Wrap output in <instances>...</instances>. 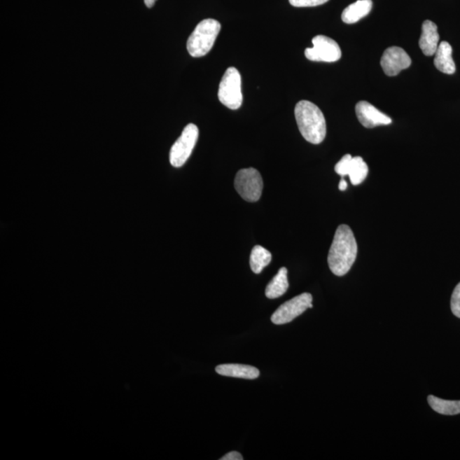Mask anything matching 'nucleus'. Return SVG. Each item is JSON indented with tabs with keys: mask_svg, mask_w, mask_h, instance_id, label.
<instances>
[{
	"mask_svg": "<svg viewBox=\"0 0 460 460\" xmlns=\"http://www.w3.org/2000/svg\"><path fill=\"white\" fill-rule=\"evenodd\" d=\"M199 129L195 124H188L183 129L182 134L172 145L170 151V163L172 167H183L190 158L197 143Z\"/></svg>",
	"mask_w": 460,
	"mask_h": 460,
	"instance_id": "nucleus-6",
	"label": "nucleus"
},
{
	"mask_svg": "<svg viewBox=\"0 0 460 460\" xmlns=\"http://www.w3.org/2000/svg\"><path fill=\"white\" fill-rule=\"evenodd\" d=\"M235 188L246 202H257L261 198L263 193L262 176L254 168L242 169L235 176Z\"/></svg>",
	"mask_w": 460,
	"mask_h": 460,
	"instance_id": "nucleus-5",
	"label": "nucleus"
},
{
	"mask_svg": "<svg viewBox=\"0 0 460 460\" xmlns=\"http://www.w3.org/2000/svg\"><path fill=\"white\" fill-rule=\"evenodd\" d=\"M339 188L341 191H344L348 188V183L344 179L340 181Z\"/></svg>",
	"mask_w": 460,
	"mask_h": 460,
	"instance_id": "nucleus-22",
	"label": "nucleus"
},
{
	"mask_svg": "<svg viewBox=\"0 0 460 460\" xmlns=\"http://www.w3.org/2000/svg\"><path fill=\"white\" fill-rule=\"evenodd\" d=\"M452 53H453L452 46L447 42L442 41L438 46V50L435 54L434 64L435 68L444 74H454L456 66Z\"/></svg>",
	"mask_w": 460,
	"mask_h": 460,
	"instance_id": "nucleus-14",
	"label": "nucleus"
},
{
	"mask_svg": "<svg viewBox=\"0 0 460 460\" xmlns=\"http://www.w3.org/2000/svg\"><path fill=\"white\" fill-rule=\"evenodd\" d=\"M221 30L217 20L204 19L196 26L187 41V50L193 57H202L209 53Z\"/></svg>",
	"mask_w": 460,
	"mask_h": 460,
	"instance_id": "nucleus-3",
	"label": "nucleus"
},
{
	"mask_svg": "<svg viewBox=\"0 0 460 460\" xmlns=\"http://www.w3.org/2000/svg\"><path fill=\"white\" fill-rule=\"evenodd\" d=\"M451 309L455 316L460 318V282L456 286L452 294Z\"/></svg>",
	"mask_w": 460,
	"mask_h": 460,
	"instance_id": "nucleus-19",
	"label": "nucleus"
},
{
	"mask_svg": "<svg viewBox=\"0 0 460 460\" xmlns=\"http://www.w3.org/2000/svg\"><path fill=\"white\" fill-rule=\"evenodd\" d=\"M312 300L313 297L310 293H305L298 295L279 307L277 312L271 316V321L275 325L289 323L295 318L301 316L307 309L313 308Z\"/></svg>",
	"mask_w": 460,
	"mask_h": 460,
	"instance_id": "nucleus-7",
	"label": "nucleus"
},
{
	"mask_svg": "<svg viewBox=\"0 0 460 460\" xmlns=\"http://www.w3.org/2000/svg\"><path fill=\"white\" fill-rule=\"evenodd\" d=\"M335 172L344 178L349 176L353 186H359L367 179L368 167L360 156L353 157L345 155L335 166Z\"/></svg>",
	"mask_w": 460,
	"mask_h": 460,
	"instance_id": "nucleus-9",
	"label": "nucleus"
},
{
	"mask_svg": "<svg viewBox=\"0 0 460 460\" xmlns=\"http://www.w3.org/2000/svg\"><path fill=\"white\" fill-rule=\"evenodd\" d=\"M295 118L304 139L312 144H320L326 135V124L323 113L313 102L306 100L298 102Z\"/></svg>",
	"mask_w": 460,
	"mask_h": 460,
	"instance_id": "nucleus-2",
	"label": "nucleus"
},
{
	"mask_svg": "<svg viewBox=\"0 0 460 460\" xmlns=\"http://www.w3.org/2000/svg\"><path fill=\"white\" fill-rule=\"evenodd\" d=\"M439 34L438 26L433 22L424 21L422 26V34L419 39V47L427 57L433 56L438 48Z\"/></svg>",
	"mask_w": 460,
	"mask_h": 460,
	"instance_id": "nucleus-12",
	"label": "nucleus"
},
{
	"mask_svg": "<svg viewBox=\"0 0 460 460\" xmlns=\"http://www.w3.org/2000/svg\"><path fill=\"white\" fill-rule=\"evenodd\" d=\"M357 251V243L351 228L342 224L336 230L329 250L328 263L332 272L337 277L347 274L356 261Z\"/></svg>",
	"mask_w": 460,
	"mask_h": 460,
	"instance_id": "nucleus-1",
	"label": "nucleus"
},
{
	"mask_svg": "<svg viewBox=\"0 0 460 460\" xmlns=\"http://www.w3.org/2000/svg\"><path fill=\"white\" fill-rule=\"evenodd\" d=\"M272 260L270 251L261 246H255L250 256V266L255 274H260Z\"/></svg>",
	"mask_w": 460,
	"mask_h": 460,
	"instance_id": "nucleus-17",
	"label": "nucleus"
},
{
	"mask_svg": "<svg viewBox=\"0 0 460 460\" xmlns=\"http://www.w3.org/2000/svg\"><path fill=\"white\" fill-rule=\"evenodd\" d=\"M329 0H289L291 5L294 7H314L323 5Z\"/></svg>",
	"mask_w": 460,
	"mask_h": 460,
	"instance_id": "nucleus-20",
	"label": "nucleus"
},
{
	"mask_svg": "<svg viewBox=\"0 0 460 460\" xmlns=\"http://www.w3.org/2000/svg\"><path fill=\"white\" fill-rule=\"evenodd\" d=\"M215 370L220 375L239 377V379H256L260 375L258 368L242 364L219 365L215 368Z\"/></svg>",
	"mask_w": 460,
	"mask_h": 460,
	"instance_id": "nucleus-13",
	"label": "nucleus"
},
{
	"mask_svg": "<svg viewBox=\"0 0 460 460\" xmlns=\"http://www.w3.org/2000/svg\"><path fill=\"white\" fill-rule=\"evenodd\" d=\"M218 99L224 106L232 110L241 108L243 102L242 76L239 71L231 67L226 70L220 82Z\"/></svg>",
	"mask_w": 460,
	"mask_h": 460,
	"instance_id": "nucleus-4",
	"label": "nucleus"
},
{
	"mask_svg": "<svg viewBox=\"0 0 460 460\" xmlns=\"http://www.w3.org/2000/svg\"><path fill=\"white\" fill-rule=\"evenodd\" d=\"M412 60L408 54L400 47L392 46L385 50L380 64L388 76H396L400 71L410 67Z\"/></svg>",
	"mask_w": 460,
	"mask_h": 460,
	"instance_id": "nucleus-10",
	"label": "nucleus"
},
{
	"mask_svg": "<svg viewBox=\"0 0 460 460\" xmlns=\"http://www.w3.org/2000/svg\"><path fill=\"white\" fill-rule=\"evenodd\" d=\"M428 403L431 407L440 414L457 415L460 414V400H447L434 396H428Z\"/></svg>",
	"mask_w": 460,
	"mask_h": 460,
	"instance_id": "nucleus-18",
	"label": "nucleus"
},
{
	"mask_svg": "<svg viewBox=\"0 0 460 460\" xmlns=\"http://www.w3.org/2000/svg\"><path fill=\"white\" fill-rule=\"evenodd\" d=\"M312 48L305 50V57L310 61L335 62L342 56L341 49L337 43L331 38L318 35L312 39Z\"/></svg>",
	"mask_w": 460,
	"mask_h": 460,
	"instance_id": "nucleus-8",
	"label": "nucleus"
},
{
	"mask_svg": "<svg viewBox=\"0 0 460 460\" xmlns=\"http://www.w3.org/2000/svg\"><path fill=\"white\" fill-rule=\"evenodd\" d=\"M372 8V0H358V1L345 8L343 13H342V20L347 25H353V23L359 22L361 19L370 13Z\"/></svg>",
	"mask_w": 460,
	"mask_h": 460,
	"instance_id": "nucleus-15",
	"label": "nucleus"
},
{
	"mask_svg": "<svg viewBox=\"0 0 460 460\" xmlns=\"http://www.w3.org/2000/svg\"><path fill=\"white\" fill-rule=\"evenodd\" d=\"M157 0H144L145 6L148 8H152L155 6Z\"/></svg>",
	"mask_w": 460,
	"mask_h": 460,
	"instance_id": "nucleus-23",
	"label": "nucleus"
},
{
	"mask_svg": "<svg viewBox=\"0 0 460 460\" xmlns=\"http://www.w3.org/2000/svg\"><path fill=\"white\" fill-rule=\"evenodd\" d=\"M221 460H242L244 459L243 456L238 453V452H230V453L224 455L223 457L220 459Z\"/></svg>",
	"mask_w": 460,
	"mask_h": 460,
	"instance_id": "nucleus-21",
	"label": "nucleus"
},
{
	"mask_svg": "<svg viewBox=\"0 0 460 460\" xmlns=\"http://www.w3.org/2000/svg\"><path fill=\"white\" fill-rule=\"evenodd\" d=\"M288 288V269L282 267L279 270L273 280L267 286L265 290L266 297L270 300L280 298L286 293Z\"/></svg>",
	"mask_w": 460,
	"mask_h": 460,
	"instance_id": "nucleus-16",
	"label": "nucleus"
},
{
	"mask_svg": "<svg viewBox=\"0 0 460 460\" xmlns=\"http://www.w3.org/2000/svg\"><path fill=\"white\" fill-rule=\"evenodd\" d=\"M356 113L360 123L365 128H373L379 125H391L392 120L377 109L375 106L365 101L358 102Z\"/></svg>",
	"mask_w": 460,
	"mask_h": 460,
	"instance_id": "nucleus-11",
	"label": "nucleus"
}]
</instances>
